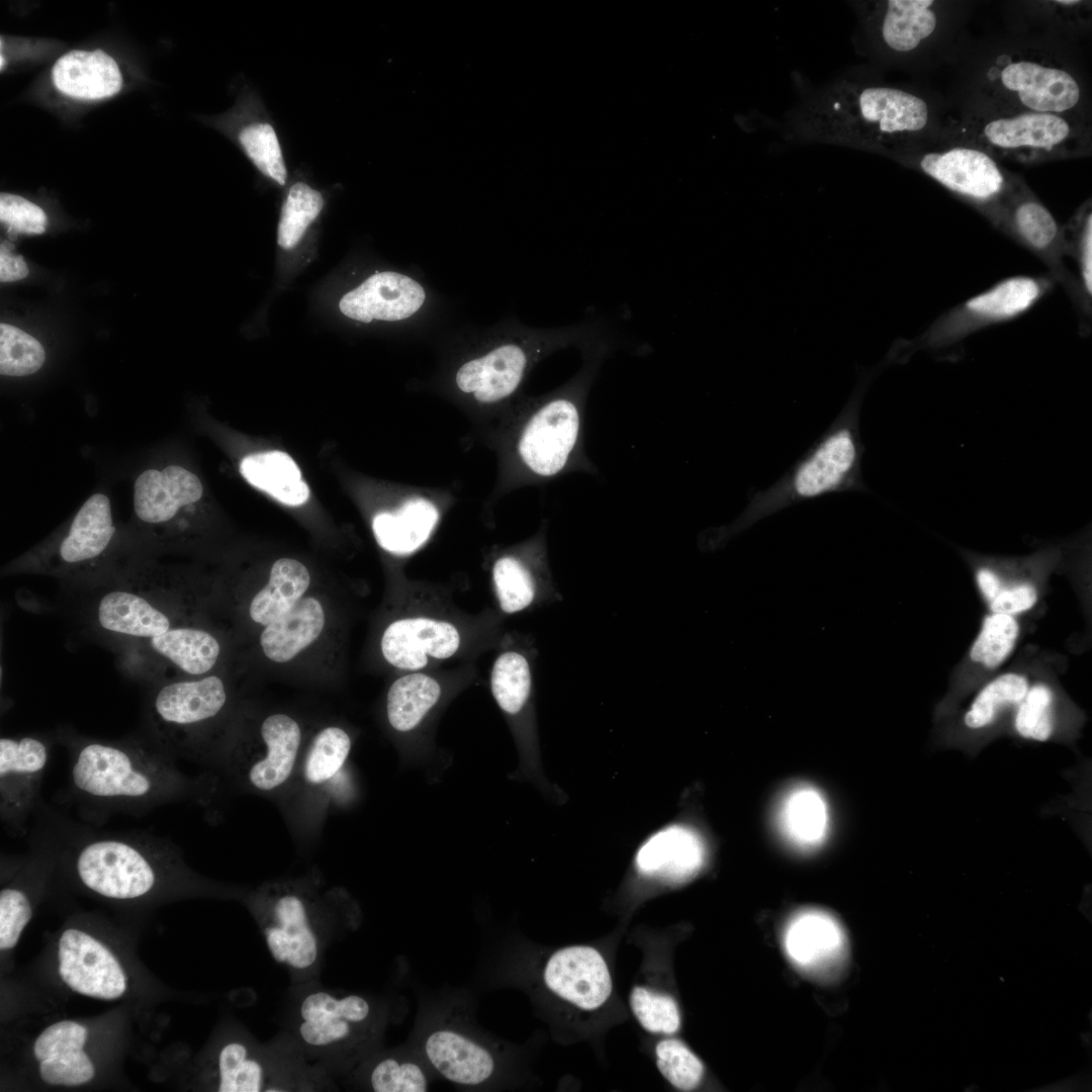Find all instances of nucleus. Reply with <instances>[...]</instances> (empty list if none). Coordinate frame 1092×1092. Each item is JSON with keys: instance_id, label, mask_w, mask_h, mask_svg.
Segmentation results:
<instances>
[{"instance_id": "obj_32", "label": "nucleus", "mask_w": 1092, "mask_h": 1092, "mask_svg": "<svg viewBox=\"0 0 1092 1092\" xmlns=\"http://www.w3.org/2000/svg\"><path fill=\"white\" fill-rule=\"evenodd\" d=\"M1028 687L1029 681L1022 673L1006 672L994 677L977 692L962 714V728L973 735L971 739L984 737L1014 710Z\"/></svg>"}, {"instance_id": "obj_17", "label": "nucleus", "mask_w": 1092, "mask_h": 1092, "mask_svg": "<svg viewBox=\"0 0 1092 1092\" xmlns=\"http://www.w3.org/2000/svg\"><path fill=\"white\" fill-rule=\"evenodd\" d=\"M147 719L154 740L169 749L179 733L215 719L225 707L222 679L209 674L198 679L163 680L153 685Z\"/></svg>"}, {"instance_id": "obj_23", "label": "nucleus", "mask_w": 1092, "mask_h": 1092, "mask_svg": "<svg viewBox=\"0 0 1092 1092\" xmlns=\"http://www.w3.org/2000/svg\"><path fill=\"white\" fill-rule=\"evenodd\" d=\"M59 972L75 992L99 999H116L126 989L125 975L115 957L101 942L74 928L59 942Z\"/></svg>"}, {"instance_id": "obj_52", "label": "nucleus", "mask_w": 1092, "mask_h": 1092, "mask_svg": "<svg viewBox=\"0 0 1092 1092\" xmlns=\"http://www.w3.org/2000/svg\"><path fill=\"white\" fill-rule=\"evenodd\" d=\"M1036 602V587L1029 582H1020L1009 586L1002 585L988 604L991 613L1014 616L1030 610Z\"/></svg>"}, {"instance_id": "obj_46", "label": "nucleus", "mask_w": 1092, "mask_h": 1092, "mask_svg": "<svg viewBox=\"0 0 1092 1092\" xmlns=\"http://www.w3.org/2000/svg\"><path fill=\"white\" fill-rule=\"evenodd\" d=\"M1068 258L1076 264V277L1089 308L1092 307V213L1086 202L1064 228Z\"/></svg>"}, {"instance_id": "obj_44", "label": "nucleus", "mask_w": 1092, "mask_h": 1092, "mask_svg": "<svg viewBox=\"0 0 1092 1092\" xmlns=\"http://www.w3.org/2000/svg\"><path fill=\"white\" fill-rule=\"evenodd\" d=\"M42 345L22 330L0 325V372L4 376L23 377L37 372L43 365Z\"/></svg>"}, {"instance_id": "obj_35", "label": "nucleus", "mask_w": 1092, "mask_h": 1092, "mask_svg": "<svg viewBox=\"0 0 1092 1092\" xmlns=\"http://www.w3.org/2000/svg\"><path fill=\"white\" fill-rule=\"evenodd\" d=\"M309 583L310 574L304 564L292 558L278 559L271 567L267 585L250 604L251 618L268 625L296 605Z\"/></svg>"}, {"instance_id": "obj_3", "label": "nucleus", "mask_w": 1092, "mask_h": 1092, "mask_svg": "<svg viewBox=\"0 0 1092 1092\" xmlns=\"http://www.w3.org/2000/svg\"><path fill=\"white\" fill-rule=\"evenodd\" d=\"M385 1016L375 1000L313 980L290 986L282 1030L310 1063L334 1077L353 1072L377 1051Z\"/></svg>"}, {"instance_id": "obj_19", "label": "nucleus", "mask_w": 1092, "mask_h": 1092, "mask_svg": "<svg viewBox=\"0 0 1092 1092\" xmlns=\"http://www.w3.org/2000/svg\"><path fill=\"white\" fill-rule=\"evenodd\" d=\"M220 651L218 639L209 631L178 625L160 636L119 651V655L128 672L154 685L168 666L189 675H203L215 666Z\"/></svg>"}, {"instance_id": "obj_36", "label": "nucleus", "mask_w": 1092, "mask_h": 1092, "mask_svg": "<svg viewBox=\"0 0 1092 1092\" xmlns=\"http://www.w3.org/2000/svg\"><path fill=\"white\" fill-rule=\"evenodd\" d=\"M353 1072L374 1092H425L429 1078L417 1060L397 1052L377 1051Z\"/></svg>"}, {"instance_id": "obj_51", "label": "nucleus", "mask_w": 1092, "mask_h": 1092, "mask_svg": "<svg viewBox=\"0 0 1092 1092\" xmlns=\"http://www.w3.org/2000/svg\"><path fill=\"white\" fill-rule=\"evenodd\" d=\"M87 1030L74 1021H60L47 1027L34 1042V1056L41 1062L69 1052L82 1050Z\"/></svg>"}, {"instance_id": "obj_50", "label": "nucleus", "mask_w": 1092, "mask_h": 1092, "mask_svg": "<svg viewBox=\"0 0 1092 1092\" xmlns=\"http://www.w3.org/2000/svg\"><path fill=\"white\" fill-rule=\"evenodd\" d=\"M32 916L27 895L17 888H4L0 892V948H12L23 928Z\"/></svg>"}, {"instance_id": "obj_31", "label": "nucleus", "mask_w": 1092, "mask_h": 1092, "mask_svg": "<svg viewBox=\"0 0 1092 1092\" xmlns=\"http://www.w3.org/2000/svg\"><path fill=\"white\" fill-rule=\"evenodd\" d=\"M439 512L425 498L404 503L396 512H381L372 521V530L378 544L396 555H406L419 549L431 536Z\"/></svg>"}, {"instance_id": "obj_42", "label": "nucleus", "mask_w": 1092, "mask_h": 1092, "mask_svg": "<svg viewBox=\"0 0 1092 1092\" xmlns=\"http://www.w3.org/2000/svg\"><path fill=\"white\" fill-rule=\"evenodd\" d=\"M324 205L322 194L305 183L293 184L282 205L277 231L278 245L293 248L307 226L316 218Z\"/></svg>"}, {"instance_id": "obj_13", "label": "nucleus", "mask_w": 1092, "mask_h": 1092, "mask_svg": "<svg viewBox=\"0 0 1092 1092\" xmlns=\"http://www.w3.org/2000/svg\"><path fill=\"white\" fill-rule=\"evenodd\" d=\"M80 845L75 858L80 881L89 890L115 900L149 894L158 881L155 858L167 849L159 840L121 835L94 837Z\"/></svg>"}, {"instance_id": "obj_1", "label": "nucleus", "mask_w": 1092, "mask_h": 1092, "mask_svg": "<svg viewBox=\"0 0 1092 1092\" xmlns=\"http://www.w3.org/2000/svg\"><path fill=\"white\" fill-rule=\"evenodd\" d=\"M452 330L450 335L467 351L452 371L451 383L461 395L481 404L510 398L532 367L555 350L578 346L584 352L609 344L593 323L540 329L505 318L489 327L466 325Z\"/></svg>"}, {"instance_id": "obj_9", "label": "nucleus", "mask_w": 1092, "mask_h": 1092, "mask_svg": "<svg viewBox=\"0 0 1092 1092\" xmlns=\"http://www.w3.org/2000/svg\"><path fill=\"white\" fill-rule=\"evenodd\" d=\"M203 497L204 486L195 472L155 453L132 482V513L126 526L140 555L158 557L183 542Z\"/></svg>"}, {"instance_id": "obj_54", "label": "nucleus", "mask_w": 1092, "mask_h": 1092, "mask_svg": "<svg viewBox=\"0 0 1092 1092\" xmlns=\"http://www.w3.org/2000/svg\"><path fill=\"white\" fill-rule=\"evenodd\" d=\"M13 245L4 241L0 248V280L16 281L27 276L28 269L22 256L12 253Z\"/></svg>"}, {"instance_id": "obj_47", "label": "nucleus", "mask_w": 1092, "mask_h": 1092, "mask_svg": "<svg viewBox=\"0 0 1092 1092\" xmlns=\"http://www.w3.org/2000/svg\"><path fill=\"white\" fill-rule=\"evenodd\" d=\"M630 1005L640 1025L649 1032L670 1034L680 1026L677 1005L668 995L635 986L631 992Z\"/></svg>"}, {"instance_id": "obj_14", "label": "nucleus", "mask_w": 1092, "mask_h": 1092, "mask_svg": "<svg viewBox=\"0 0 1092 1092\" xmlns=\"http://www.w3.org/2000/svg\"><path fill=\"white\" fill-rule=\"evenodd\" d=\"M964 131L969 147L1021 163L1064 157L1082 145L1075 122L1056 113L1025 111L981 119Z\"/></svg>"}, {"instance_id": "obj_25", "label": "nucleus", "mask_w": 1092, "mask_h": 1092, "mask_svg": "<svg viewBox=\"0 0 1092 1092\" xmlns=\"http://www.w3.org/2000/svg\"><path fill=\"white\" fill-rule=\"evenodd\" d=\"M459 645L460 635L454 625L424 617L396 620L381 638L386 661L405 670H419L432 661L452 657Z\"/></svg>"}, {"instance_id": "obj_6", "label": "nucleus", "mask_w": 1092, "mask_h": 1092, "mask_svg": "<svg viewBox=\"0 0 1092 1092\" xmlns=\"http://www.w3.org/2000/svg\"><path fill=\"white\" fill-rule=\"evenodd\" d=\"M929 119V106L917 94L844 81L809 102L797 124L809 138L887 148L918 139Z\"/></svg>"}, {"instance_id": "obj_49", "label": "nucleus", "mask_w": 1092, "mask_h": 1092, "mask_svg": "<svg viewBox=\"0 0 1092 1092\" xmlns=\"http://www.w3.org/2000/svg\"><path fill=\"white\" fill-rule=\"evenodd\" d=\"M0 219L11 238L42 234L47 225V215L39 206L10 193L0 195Z\"/></svg>"}, {"instance_id": "obj_56", "label": "nucleus", "mask_w": 1092, "mask_h": 1092, "mask_svg": "<svg viewBox=\"0 0 1092 1092\" xmlns=\"http://www.w3.org/2000/svg\"><path fill=\"white\" fill-rule=\"evenodd\" d=\"M4 63H5V61H4V59H3V56L1 55V69L3 68V64H4Z\"/></svg>"}, {"instance_id": "obj_18", "label": "nucleus", "mask_w": 1092, "mask_h": 1092, "mask_svg": "<svg viewBox=\"0 0 1092 1092\" xmlns=\"http://www.w3.org/2000/svg\"><path fill=\"white\" fill-rule=\"evenodd\" d=\"M988 75L1000 92L1031 112L1065 114L1081 98L1075 77L1064 67L1041 58L1003 56Z\"/></svg>"}, {"instance_id": "obj_7", "label": "nucleus", "mask_w": 1092, "mask_h": 1092, "mask_svg": "<svg viewBox=\"0 0 1092 1092\" xmlns=\"http://www.w3.org/2000/svg\"><path fill=\"white\" fill-rule=\"evenodd\" d=\"M141 555L127 526L117 522L104 490L92 493L43 541L7 563L3 574H41L84 587Z\"/></svg>"}, {"instance_id": "obj_39", "label": "nucleus", "mask_w": 1092, "mask_h": 1092, "mask_svg": "<svg viewBox=\"0 0 1092 1092\" xmlns=\"http://www.w3.org/2000/svg\"><path fill=\"white\" fill-rule=\"evenodd\" d=\"M351 747V738L342 728L329 726L321 730L300 762L303 784L314 789L327 786L344 767Z\"/></svg>"}, {"instance_id": "obj_27", "label": "nucleus", "mask_w": 1092, "mask_h": 1092, "mask_svg": "<svg viewBox=\"0 0 1092 1092\" xmlns=\"http://www.w3.org/2000/svg\"><path fill=\"white\" fill-rule=\"evenodd\" d=\"M261 737L265 749L251 761L246 777L254 790L268 794L284 787L297 770L302 735L293 718L277 713L263 721Z\"/></svg>"}, {"instance_id": "obj_8", "label": "nucleus", "mask_w": 1092, "mask_h": 1092, "mask_svg": "<svg viewBox=\"0 0 1092 1092\" xmlns=\"http://www.w3.org/2000/svg\"><path fill=\"white\" fill-rule=\"evenodd\" d=\"M609 352L610 346L583 352L584 363L575 377L530 411L517 441V453L535 477L550 478L569 466L598 473L582 449L584 408Z\"/></svg>"}, {"instance_id": "obj_30", "label": "nucleus", "mask_w": 1092, "mask_h": 1092, "mask_svg": "<svg viewBox=\"0 0 1092 1092\" xmlns=\"http://www.w3.org/2000/svg\"><path fill=\"white\" fill-rule=\"evenodd\" d=\"M325 612L314 598H302L288 612L266 625L260 638L265 655L279 663L292 659L321 635Z\"/></svg>"}, {"instance_id": "obj_15", "label": "nucleus", "mask_w": 1092, "mask_h": 1092, "mask_svg": "<svg viewBox=\"0 0 1092 1092\" xmlns=\"http://www.w3.org/2000/svg\"><path fill=\"white\" fill-rule=\"evenodd\" d=\"M995 228L1048 267L1049 274L1062 285L1073 302L1081 332L1088 334L1092 309L1085 303L1076 275L1068 266L1064 228L1023 182L1005 204Z\"/></svg>"}, {"instance_id": "obj_53", "label": "nucleus", "mask_w": 1092, "mask_h": 1092, "mask_svg": "<svg viewBox=\"0 0 1092 1092\" xmlns=\"http://www.w3.org/2000/svg\"><path fill=\"white\" fill-rule=\"evenodd\" d=\"M39 1074L50 1085L77 1086L94 1077V1067H79L60 1058H49L40 1062Z\"/></svg>"}, {"instance_id": "obj_22", "label": "nucleus", "mask_w": 1092, "mask_h": 1092, "mask_svg": "<svg viewBox=\"0 0 1092 1092\" xmlns=\"http://www.w3.org/2000/svg\"><path fill=\"white\" fill-rule=\"evenodd\" d=\"M783 944L797 969L818 979L835 976L847 953L842 926L834 916L819 909L795 913L785 927Z\"/></svg>"}, {"instance_id": "obj_55", "label": "nucleus", "mask_w": 1092, "mask_h": 1092, "mask_svg": "<svg viewBox=\"0 0 1092 1092\" xmlns=\"http://www.w3.org/2000/svg\"><path fill=\"white\" fill-rule=\"evenodd\" d=\"M975 579L978 588L988 603L994 599L1003 585L998 571L988 564H982L976 568Z\"/></svg>"}, {"instance_id": "obj_34", "label": "nucleus", "mask_w": 1092, "mask_h": 1092, "mask_svg": "<svg viewBox=\"0 0 1092 1092\" xmlns=\"http://www.w3.org/2000/svg\"><path fill=\"white\" fill-rule=\"evenodd\" d=\"M932 0H889L879 17V32L887 48L909 53L932 34L937 16Z\"/></svg>"}, {"instance_id": "obj_11", "label": "nucleus", "mask_w": 1092, "mask_h": 1092, "mask_svg": "<svg viewBox=\"0 0 1092 1092\" xmlns=\"http://www.w3.org/2000/svg\"><path fill=\"white\" fill-rule=\"evenodd\" d=\"M219 1092H311L335 1088L333 1077L310 1063L281 1029L268 1041L238 1028L216 1055Z\"/></svg>"}, {"instance_id": "obj_40", "label": "nucleus", "mask_w": 1092, "mask_h": 1092, "mask_svg": "<svg viewBox=\"0 0 1092 1092\" xmlns=\"http://www.w3.org/2000/svg\"><path fill=\"white\" fill-rule=\"evenodd\" d=\"M490 689L504 712L511 715L520 713L532 691V674L527 658L517 651L499 654L491 669Z\"/></svg>"}, {"instance_id": "obj_45", "label": "nucleus", "mask_w": 1092, "mask_h": 1092, "mask_svg": "<svg viewBox=\"0 0 1092 1092\" xmlns=\"http://www.w3.org/2000/svg\"><path fill=\"white\" fill-rule=\"evenodd\" d=\"M239 140L247 156L264 175L280 185L285 184L287 170L279 140L271 124H250L241 130Z\"/></svg>"}, {"instance_id": "obj_20", "label": "nucleus", "mask_w": 1092, "mask_h": 1092, "mask_svg": "<svg viewBox=\"0 0 1092 1092\" xmlns=\"http://www.w3.org/2000/svg\"><path fill=\"white\" fill-rule=\"evenodd\" d=\"M708 855L709 843L704 833L678 815L641 842L634 856V868L643 878L678 885L695 878L706 866Z\"/></svg>"}, {"instance_id": "obj_38", "label": "nucleus", "mask_w": 1092, "mask_h": 1092, "mask_svg": "<svg viewBox=\"0 0 1092 1092\" xmlns=\"http://www.w3.org/2000/svg\"><path fill=\"white\" fill-rule=\"evenodd\" d=\"M1011 730L1014 736L1026 741L1046 742L1060 738L1058 698L1051 686L1044 682L1029 685L1013 710Z\"/></svg>"}, {"instance_id": "obj_10", "label": "nucleus", "mask_w": 1092, "mask_h": 1092, "mask_svg": "<svg viewBox=\"0 0 1092 1092\" xmlns=\"http://www.w3.org/2000/svg\"><path fill=\"white\" fill-rule=\"evenodd\" d=\"M1056 284L1049 273L1016 275L997 281L941 313L918 336L896 340L888 351L885 364H905L920 351L940 354L953 349L981 330L1025 314L1050 294Z\"/></svg>"}, {"instance_id": "obj_43", "label": "nucleus", "mask_w": 1092, "mask_h": 1092, "mask_svg": "<svg viewBox=\"0 0 1092 1092\" xmlns=\"http://www.w3.org/2000/svg\"><path fill=\"white\" fill-rule=\"evenodd\" d=\"M492 578L499 607L506 614L521 612L534 602L535 578L520 559L514 556L498 558L493 564Z\"/></svg>"}, {"instance_id": "obj_26", "label": "nucleus", "mask_w": 1092, "mask_h": 1092, "mask_svg": "<svg viewBox=\"0 0 1092 1092\" xmlns=\"http://www.w3.org/2000/svg\"><path fill=\"white\" fill-rule=\"evenodd\" d=\"M423 1051L437 1073L460 1086H480L496 1070L494 1055L485 1045L455 1029L433 1030L426 1036Z\"/></svg>"}, {"instance_id": "obj_29", "label": "nucleus", "mask_w": 1092, "mask_h": 1092, "mask_svg": "<svg viewBox=\"0 0 1092 1092\" xmlns=\"http://www.w3.org/2000/svg\"><path fill=\"white\" fill-rule=\"evenodd\" d=\"M52 77L60 92L84 100L112 96L122 86L116 62L100 50L68 52L55 63Z\"/></svg>"}, {"instance_id": "obj_2", "label": "nucleus", "mask_w": 1092, "mask_h": 1092, "mask_svg": "<svg viewBox=\"0 0 1092 1092\" xmlns=\"http://www.w3.org/2000/svg\"><path fill=\"white\" fill-rule=\"evenodd\" d=\"M876 371L862 372L845 405L806 454L767 488L755 492L730 525L706 539L711 548L798 503L843 491H867L861 474L864 447L859 416L864 393Z\"/></svg>"}, {"instance_id": "obj_12", "label": "nucleus", "mask_w": 1092, "mask_h": 1092, "mask_svg": "<svg viewBox=\"0 0 1092 1092\" xmlns=\"http://www.w3.org/2000/svg\"><path fill=\"white\" fill-rule=\"evenodd\" d=\"M339 309L361 325H398L418 336L446 329V302L420 271L375 270L341 297Z\"/></svg>"}, {"instance_id": "obj_5", "label": "nucleus", "mask_w": 1092, "mask_h": 1092, "mask_svg": "<svg viewBox=\"0 0 1092 1092\" xmlns=\"http://www.w3.org/2000/svg\"><path fill=\"white\" fill-rule=\"evenodd\" d=\"M166 750L155 740L80 738L72 743V789L81 800L110 811H145L166 803L187 789Z\"/></svg>"}, {"instance_id": "obj_16", "label": "nucleus", "mask_w": 1092, "mask_h": 1092, "mask_svg": "<svg viewBox=\"0 0 1092 1092\" xmlns=\"http://www.w3.org/2000/svg\"><path fill=\"white\" fill-rule=\"evenodd\" d=\"M917 166L925 175L972 204L994 226L1021 183L1007 176L990 155L969 146L926 153Z\"/></svg>"}, {"instance_id": "obj_4", "label": "nucleus", "mask_w": 1092, "mask_h": 1092, "mask_svg": "<svg viewBox=\"0 0 1092 1092\" xmlns=\"http://www.w3.org/2000/svg\"><path fill=\"white\" fill-rule=\"evenodd\" d=\"M247 906L291 985L318 980L326 951L345 927L336 895L299 878L258 887L247 895Z\"/></svg>"}, {"instance_id": "obj_37", "label": "nucleus", "mask_w": 1092, "mask_h": 1092, "mask_svg": "<svg viewBox=\"0 0 1092 1092\" xmlns=\"http://www.w3.org/2000/svg\"><path fill=\"white\" fill-rule=\"evenodd\" d=\"M440 696V684L428 674L414 672L397 678L387 693L389 724L399 732L415 729L437 704Z\"/></svg>"}, {"instance_id": "obj_28", "label": "nucleus", "mask_w": 1092, "mask_h": 1092, "mask_svg": "<svg viewBox=\"0 0 1092 1092\" xmlns=\"http://www.w3.org/2000/svg\"><path fill=\"white\" fill-rule=\"evenodd\" d=\"M775 821L788 845L802 852L815 850L825 842L830 829L827 800L810 784H794L779 798Z\"/></svg>"}, {"instance_id": "obj_24", "label": "nucleus", "mask_w": 1092, "mask_h": 1092, "mask_svg": "<svg viewBox=\"0 0 1092 1092\" xmlns=\"http://www.w3.org/2000/svg\"><path fill=\"white\" fill-rule=\"evenodd\" d=\"M543 979L553 994L585 1010L603 1005L612 992L607 964L589 946H568L553 952L545 965Z\"/></svg>"}, {"instance_id": "obj_41", "label": "nucleus", "mask_w": 1092, "mask_h": 1092, "mask_svg": "<svg viewBox=\"0 0 1092 1092\" xmlns=\"http://www.w3.org/2000/svg\"><path fill=\"white\" fill-rule=\"evenodd\" d=\"M1019 625L1012 615L990 613L970 649V658L986 667H999L1013 652Z\"/></svg>"}, {"instance_id": "obj_33", "label": "nucleus", "mask_w": 1092, "mask_h": 1092, "mask_svg": "<svg viewBox=\"0 0 1092 1092\" xmlns=\"http://www.w3.org/2000/svg\"><path fill=\"white\" fill-rule=\"evenodd\" d=\"M240 471L253 486L284 505L300 506L309 497V488L302 480L298 466L285 452L248 455L241 461Z\"/></svg>"}, {"instance_id": "obj_21", "label": "nucleus", "mask_w": 1092, "mask_h": 1092, "mask_svg": "<svg viewBox=\"0 0 1092 1092\" xmlns=\"http://www.w3.org/2000/svg\"><path fill=\"white\" fill-rule=\"evenodd\" d=\"M49 744L38 736L0 739V813L14 831L24 829L49 760Z\"/></svg>"}, {"instance_id": "obj_48", "label": "nucleus", "mask_w": 1092, "mask_h": 1092, "mask_svg": "<svg viewBox=\"0 0 1092 1092\" xmlns=\"http://www.w3.org/2000/svg\"><path fill=\"white\" fill-rule=\"evenodd\" d=\"M656 1064L662 1076L675 1088L691 1090L701 1081L704 1067L698 1057L677 1039H665L655 1048Z\"/></svg>"}]
</instances>
